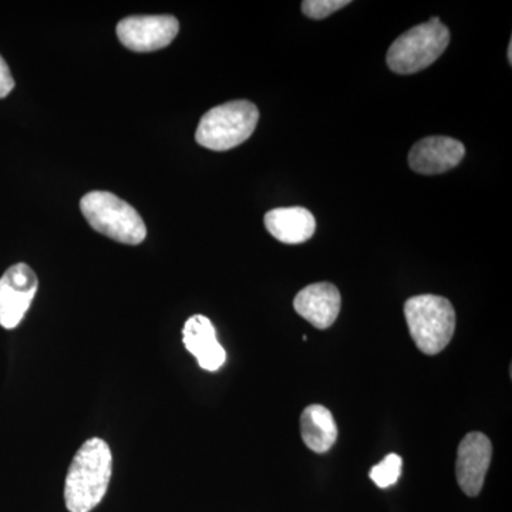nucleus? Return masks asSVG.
Segmentation results:
<instances>
[{"mask_svg": "<svg viewBox=\"0 0 512 512\" xmlns=\"http://www.w3.org/2000/svg\"><path fill=\"white\" fill-rule=\"evenodd\" d=\"M302 440L315 453H326L338 440V426L332 413L320 404H311L301 416Z\"/></svg>", "mask_w": 512, "mask_h": 512, "instance_id": "obj_13", "label": "nucleus"}, {"mask_svg": "<svg viewBox=\"0 0 512 512\" xmlns=\"http://www.w3.org/2000/svg\"><path fill=\"white\" fill-rule=\"evenodd\" d=\"M39 279L29 265L16 264L0 278V326L18 328L35 299Z\"/></svg>", "mask_w": 512, "mask_h": 512, "instance_id": "obj_6", "label": "nucleus"}, {"mask_svg": "<svg viewBox=\"0 0 512 512\" xmlns=\"http://www.w3.org/2000/svg\"><path fill=\"white\" fill-rule=\"evenodd\" d=\"M404 316L413 342L426 355L443 352L453 339L456 311L443 296H413L404 303Z\"/></svg>", "mask_w": 512, "mask_h": 512, "instance_id": "obj_2", "label": "nucleus"}, {"mask_svg": "<svg viewBox=\"0 0 512 512\" xmlns=\"http://www.w3.org/2000/svg\"><path fill=\"white\" fill-rule=\"evenodd\" d=\"M466 156V147L454 138L434 136L414 144L409 153V165L416 173L434 175L457 167Z\"/></svg>", "mask_w": 512, "mask_h": 512, "instance_id": "obj_9", "label": "nucleus"}, {"mask_svg": "<svg viewBox=\"0 0 512 512\" xmlns=\"http://www.w3.org/2000/svg\"><path fill=\"white\" fill-rule=\"evenodd\" d=\"M350 3L349 0H305L302 2V12L308 18L320 20L346 8Z\"/></svg>", "mask_w": 512, "mask_h": 512, "instance_id": "obj_15", "label": "nucleus"}, {"mask_svg": "<svg viewBox=\"0 0 512 512\" xmlns=\"http://www.w3.org/2000/svg\"><path fill=\"white\" fill-rule=\"evenodd\" d=\"M15 87L12 72H10L8 63L0 56V99H5Z\"/></svg>", "mask_w": 512, "mask_h": 512, "instance_id": "obj_16", "label": "nucleus"}, {"mask_svg": "<svg viewBox=\"0 0 512 512\" xmlns=\"http://www.w3.org/2000/svg\"><path fill=\"white\" fill-rule=\"evenodd\" d=\"M178 30L180 23L174 16H128L117 25V36L127 49L147 53L171 45Z\"/></svg>", "mask_w": 512, "mask_h": 512, "instance_id": "obj_7", "label": "nucleus"}, {"mask_svg": "<svg viewBox=\"0 0 512 512\" xmlns=\"http://www.w3.org/2000/svg\"><path fill=\"white\" fill-rule=\"evenodd\" d=\"M80 210L90 227L120 244L138 245L147 237L143 218L128 202L107 191L84 195Z\"/></svg>", "mask_w": 512, "mask_h": 512, "instance_id": "obj_4", "label": "nucleus"}, {"mask_svg": "<svg viewBox=\"0 0 512 512\" xmlns=\"http://www.w3.org/2000/svg\"><path fill=\"white\" fill-rule=\"evenodd\" d=\"M493 446L483 433H468L458 446L456 476L458 485L468 497H477L490 467Z\"/></svg>", "mask_w": 512, "mask_h": 512, "instance_id": "obj_8", "label": "nucleus"}, {"mask_svg": "<svg viewBox=\"0 0 512 512\" xmlns=\"http://www.w3.org/2000/svg\"><path fill=\"white\" fill-rule=\"evenodd\" d=\"M258 120V107L251 101H228L202 116L195 140L208 150L228 151L254 134Z\"/></svg>", "mask_w": 512, "mask_h": 512, "instance_id": "obj_3", "label": "nucleus"}, {"mask_svg": "<svg viewBox=\"0 0 512 512\" xmlns=\"http://www.w3.org/2000/svg\"><path fill=\"white\" fill-rule=\"evenodd\" d=\"M113 473V454L106 441L87 440L74 456L66 485L64 501L70 512H90L103 501Z\"/></svg>", "mask_w": 512, "mask_h": 512, "instance_id": "obj_1", "label": "nucleus"}, {"mask_svg": "<svg viewBox=\"0 0 512 512\" xmlns=\"http://www.w3.org/2000/svg\"><path fill=\"white\" fill-rule=\"evenodd\" d=\"M183 342L201 369L207 372H217L227 360V353L218 342L217 330L207 316L194 315L185 322Z\"/></svg>", "mask_w": 512, "mask_h": 512, "instance_id": "obj_11", "label": "nucleus"}, {"mask_svg": "<svg viewBox=\"0 0 512 512\" xmlns=\"http://www.w3.org/2000/svg\"><path fill=\"white\" fill-rule=\"evenodd\" d=\"M265 227L282 244L298 245L313 237L316 220L306 208H275L265 215Z\"/></svg>", "mask_w": 512, "mask_h": 512, "instance_id": "obj_12", "label": "nucleus"}, {"mask_svg": "<svg viewBox=\"0 0 512 512\" xmlns=\"http://www.w3.org/2000/svg\"><path fill=\"white\" fill-rule=\"evenodd\" d=\"M511 46H512V43L510 42V47H508V60H510L511 62Z\"/></svg>", "mask_w": 512, "mask_h": 512, "instance_id": "obj_17", "label": "nucleus"}, {"mask_svg": "<svg viewBox=\"0 0 512 512\" xmlns=\"http://www.w3.org/2000/svg\"><path fill=\"white\" fill-rule=\"evenodd\" d=\"M342 296L329 282H319L303 288L293 301V308L315 328L328 329L338 319Z\"/></svg>", "mask_w": 512, "mask_h": 512, "instance_id": "obj_10", "label": "nucleus"}, {"mask_svg": "<svg viewBox=\"0 0 512 512\" xmlns=\"http://www.w3.org/2000/svg\"><path fill=\"white\" fill-rule=\"evenodd\" d=\"M403 460L397 454H389L370 470V478L380 488H387L396 484L402 474Z\"/></svg>", "mask_w": 512, "mask_h": 512, "instance_id": "obj_14", "label": "nucleus"}, {"mask_svg": "<svg viewBox=\"0 0 512 512\" xmlns=\"http://www.w3.org/2000/svg\"><path fill=\"white\" fill-rule=\"evenodd\" d=\"M450 30L439 18L407 30L387 52V66L397 74H413L431 66L447 49Z\"/></svg>", "mask_w": 512, "mask_h": 512, "instance_id": "obj_5", "label": "nucleus"}]
</instances>
